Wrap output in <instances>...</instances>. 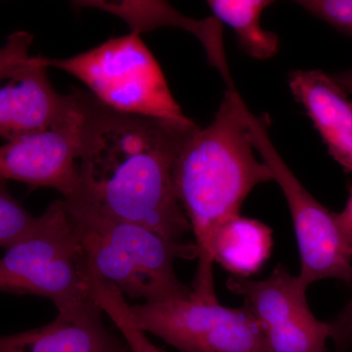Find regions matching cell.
<instances>
[{
    "label": "cell",
    "instance_id": "obj_15",
    "mask_svg": "<svg viewBox=\"0 0 352 352\" xmlns=\"http://www.w3.org/2000/svg\"><path fill=\"white\" fill-rule=\"evenodd\" d=\"M38 217L32 215L9 191L0 178V247H10L31 232Z\"/></svg>",
    "mask_w": 352,
    "mask_h": 352
},
{
    "label": "cell",
    "instance_id": "obj_20",
    "mask_svg": "<svg viewBox=\"0 0 352 352\" xmlns=\"http://www.w3.org/2000/svg\"><path fill=\"white\" fill-rule=\"evenodd\" d=\"M330 76L333 82L342 87L347 94L352 95V69Z\"/></svg>",
    "mask_w": 352,
    "mask_h": 352
},
{
    "label": "cell",
    "instance_id": "obj_19",
    "mask_svg": "<svg viewBox=\"0 0 352 352\" xmlns=\"http://www.w3.org/2000/svg\"><path fill=\"white\" fill-rule=\"evenodd\" d=\"M338 219L340 226L352 240V185L349 188V197L346 208L340 214H338Z\"/></svg>",
    "mask_w": 352,
    "mask_h": 352
},
{
    "label": "cell",
    "instance_id": "obj_4",
    "mask_svg": "<svg viewBox=\"0 0 352 352\" xmlns=\"http://www.w3.org/2000/svg\"><path fill=\"white\" fill-rule=\"evenodd\" d=\"M56 68L85 83L97 100L119 112L191 124L171 94L166 76L151 51L131 32L109 39L64 59L44 58Z\"/></svg>",
    "mask_w": 352,
    "mask_h": 352
},
{
    "label": "cell",
    "instance_id": "obj_11",
    "mask_svg": "<svg viewBox=\"0 0 352 352\" xmlns=\"http://www.w3.org/2000/svg\"><path fill=\"white\" fill-rule=\"evenodd\" d=\"M94 296L60 311L43 327L0 336V352H131L127 342L109 331Z\"/></svg>",
    "mask_w": 352,
    "mask_h": 352
},
{
    "label": "cell",
    "instance_id": "obj_8",
    "mask_svg": "<svg viewBox=\"0 0 352 352\" xmlns=\"http://www.w3.org/2000/svg\"><path fill=\"white\" fill-rule=\"evenodd\" d=\"M226 287L244 298L267 352H327L328 322L314 316L307 302V287L282 264L261 280L231 276Z\"/></svg>",
    "mask_w": 352,
    "mask_h": 352
},
{
    "label": "cell",
    "instance_id": "obj_10",
    "mask_svg": "<svg viewBox=\"0 0 352 352\" xmlns=\"http://www.w3.org/2000/svg\"><path fill=\"white\" fill-rule=\"evenodd\" d=\"M47 69L44 57L31 56L0 80V138L8 142L45 131L71 112L75 94H58Z\"/></svg>",
    "mask_w": 352,
    "mask_h": 352
},
{
    "label": "cell",
    "instance_id": "obj_2",
    "mask_svg": "<svg viewBox=\"0 0 352 352\" xmlns=\"http://www.w3.org/2000/svg\"><path fill=\"white\" fill-rule=\"evenodd\" d=\"M249 113L233 82L227 83L214 120L190 132L173 166L176 197L195 235L198 251L192 289L206 298L217 296L210 252L215 231L240 214L252 190L273 180L267 164L256 157Z\"/></svg>",
    "mask_w": 352,
    "mask_h": 352
},
{
    "label": "cell",
    "instance_id": "obj_13",
    "mask_svg": "<svg viewBox=\"0 0 352 352\" xmlns=\"http://www.w3.org/2000/svg\"><path fill=\"white\" fill-rule=\"evenodd\" d=\"M273 247L272 230L261 220L241 214L227 219L210 244L214 263L233 276L249 278L261 270Z\"/></svg>",
    "mask_w": 352,
    "mask_h": 352
},
{
    "label": "cell",
    "instance_id": "obj_7",
    "mask_svg": "<svg viewBox=\"0 0 352 352\" xmlns=\"http://www.w3.org/2000/svg\"><path fill=\"white\" fill-rule=\"evenodd\" d=\"M132 325L179 352H267L258 323L245 307L220 305L217 298H185L127 308Z\"/></svg>",
    "mask_w": 352,
    "mask_h": 352
},
{
    "label": "cell",
    "instance_id": "obj_18",
    "mask_svg": "<svg viewBox=\"0 0 352 352\" xmlns=\"http://www.w3.org/2000/svg\"><path fill=\"white\" fill-rule=\"evenodd\" d=\"M336 352L352 351V296L333 320L328 322Z\"/></svg>",
    "mask_w": 352,
    "mask_h": 352
},
{
    "label": "cell",
    "instance_id": "obj_6",
    "mask_svg": "<svg viewBox=\"0 0 352 352\" xmlns=\"http://www.w3.org/2000/svg\"><path fill=\"white\" fill-rule=\"evenodd\" d=\"M254 147L283 192L300 256L298 279L305 286L320 280L352 282V240L329 210L298 180L268 136L267 120L249 113Z\"/></svg>",
    "mask_w": 352,
    "mask_h": 352
},
{
    "label": "cell",
    "instance_id": "obj_16",
    "mask_svg": "<svg viewBox=\"0 0 352 352\" xmlns=\"http://www.w3.org/2000/svg\"><path fill=\"white\" fill-rule=\"evenodd\" d=\"M296 3L338 31L352 36V0H302Z\"/></svg>",
    "mask_w": 352,
    "mask_h": 352
},
{
    "label": "cell",
    "instance_id": "obj_1",
    "mask_svg": "<svg viewBox=\"0 0 352 352\" xmlns=\"http://www.w3.org/2000/svg\"><path fill=\"white\" fill-rule=\"evenodd\" d=\"M82 110L78 198L171 242L191 231L176 197L173 166L191 124L119 112L78 91Z\"/></svg>",
    "mask_w": 352,
    "mask_h": 352
},
{
    "label": "cell",
    "instance_id": "obj_17",
    "mask_svg": "<svg viewBox=\"0 0 352 352\" xmlns=\"http://www.w3.org/2000/svg\"><path fill=\"white\" fill-rule=\"evenodd\" d=\"M32 41V34L25 31L13 32L7 38L4 46L0 47V80L31 57L30 48Z\"/></svg>",
    "mask_w": 352,
    "mask_h": 352
},
{
    "label": "cell",
    "instance_id": "obj_21",
    "mask_svg": "<svg viewBox=\"0 0 352 352\" xmlns=\"http://www.w3.org/2000/svg\"><path fill=\"white\" fill-rule=\"evenodd\" d=\"M157 352H164V351H161V349H160V351H157Z\"/></svg>",
    "mask_w": 352,
    "mask_h": 352
},
{
    "label": "cell",
    "instance_id": "obj_5",
    "mask_svg": "<svg viewBox=\"0 0 352 352\" xmlns=\"http://www.w3.org/2000/svg\"><path fill=\"white\" fill-rule=\"evenodd\" d=\"M80 248L65 199L53 201L0 258V292L50 298L64 311L92 298L78 268Z\"/></svg>",
    "mask_w": 352,
    "mask_h": 352
},
{
    "label": "cell",
    "instance_id": "obj_14",
    "mask_svg": "<svg viewBox=\"0 0 352 352\" xmlns=\"http://www.w3.org/2000/svg\"><path fill=\"white\" fill-rule=\"evenodd\" d=\"M208 6L214 18L235 32L248 56L256 60L271 59L279 50V38L261 25L264 9L273 3L268 0H210Z\"/></svg>",
    "mask_w": 352,
    "mask_h": 352
},
{
    "label": "cell",
    "instance_id": "obj_3",
    "mask_svg": "<svg viewBox=\"0 0 352 352\" xmlns=\"http://www.w3.org/2000/svg\"><path fill=\"white\" fill-rule=\"evenodd\" d=\"M78 244L80 272L145 302L185 298L193 289L175 272L176 259H195V243L171 242L82 200H66Z\"/></svg>",
    "mask_w": 352,
    "mask_h": 352
},
{
    "label": "cell",
    "instance_id": "obj_12",
    "mask_svg": "<svg viewBox=\"0 0 352 352\" xmlns=\"http://www.w3.org/2000/svg\"><path fill=\"white\" fill-rule=\"evenodd\" d=\"M294 97L314 122L329 154L352 173V102L322 69H296L289 76Z\"/></svg>",
    "mask_w": 352,
    "mask_h": 352
},
{
    "label": "cell",
    "instance_id": "obj_9",
    "mask_svg": "<svg viewBox=\"0 0 352 352\" xmlns=\"http://www.w3.org/2000/svg\"><path fill=\"white\" fill-rule=\"evenodd\" d=\"M74 94L75 106L55 126L0 146V178L17 180L32 189H55L66 200L78 198L80 183L76 157L82 110L78 90Z\"/></svg>",
    "mask_w": 352,
    "mask_h": 352
}]
</instances>
